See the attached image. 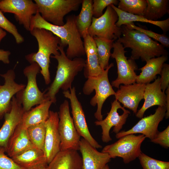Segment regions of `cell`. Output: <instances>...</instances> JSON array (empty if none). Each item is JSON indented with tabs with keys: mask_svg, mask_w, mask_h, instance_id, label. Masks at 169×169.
Returning a JSON list of instances; mask_svg holds the SVG:
<instances>
[{
	"mask_svg": "<svg viewBox=\"0 0 169 169\" xmlns=\"http://www.w3.org/2000/svg\"><path fill=\"white\" fill-rule=\"evenodd\" d=\"M76 17L75 15L67 16L66 23L63 26H59L45 20L38 12L31 18L30 31L34 28H38L50 31L60 38L59 45L64 47L68 46L65 53L69 59H72L81 57L85 53L84 43L76 26Z\"/></svg>",
	"mask_w": 169,
	"mask_h": 169,
	"instance_id": "1",
	"label": "cell"
},
{
	"mask_svg": "<svg viewBox=\"0 0 169 169\" xmlns=\"http://www.w3.org/2000/svg\"><path fill=\"white\" fill-rule=\"evenodd\" d=\"M122 36L117 40L124 48L131 49L130 58H141L142 62L162 55H167L168 51L161 44L144 33L125 25L121 26Z\"/></svg>",
	"mask_w": 169,
	"mask_h": 169,
	"instance_id": "2",
	"label": "cell"
},
{
	"mask_svg": "<svg viewBox=\"0 0 169 169\" xmlns=\"http://www.w3.org/2000/svg\"><path fill=\"white\" fill-rule=\"evenodd\" d=\"M64 47L59 45L58 50L60 54L51 56L57 61L58 64L55 77L45 93L44 96L46 99L54 103L56 101V95L60 89L63 91L70 90L75 77L84 69L85 64V60L81 57L72 59H69L66 56Z\"/></svg>",
	"mask_w": 169,
	"mask_h": 169,
	"instance_id": "3",
	"label": "cell"
},
{
	"mask_svg": "<svg viewBox=\"0 0 169 169\" xmlns=\"http://www.w3.org/2000/svg\"><path fill=\"white\" fill-rule=\"evenodd\" d=\"M30 32L37 41L38 50L36 53L27 55L26 59L30 64L35 62L39 65L40 72L45 82L48 84L51 81L49 71L50 58L52 54L54 56L60 54L58 47L60 44V39L50 31L43 28H34Z\"/></svg>",
	"mask_w": 169,
	"mask_h": 169,
	"instance_id": "4",
	"label": "cell"
},
{
	"mask_svg": "<svg viewBox=\"0 0 169 169\" xmlns=\"http://www.w3.org/2000/svg\"><path fill=\"white\" fill-rule=\"evenodd\" d=\"M113 66L114 64L111 63L101 74L96 77H88L83 88V92L85 95H90L94 90L95 91V95L91 99L90 103L93 106L97 105L94 116L98 121L103 120L101 112L104 103L108 97L115 95V94L108 77L109 71Z\"/></svg>",
	"mask_w": 169,
	"mask_h": 169,
	"instance_id": "5",
	"label": "cell"
},
{
	"mask_svg": "<svg viewBox=\"0 0 169 169\" xmlns=\"http://www.w3.org/2000/svg\"><path fill=\"white\" fill-rule=\"evenodd\" d=\"M38 12L46 21L54 25L64 24V17L79 9L82 0H34Z\"/></svg>",
	"mask_w": 169,
	"mask_h": 169,
	"instance_id": "6",
	"label": "cell"
},
{
	"mask_svg": "<svg viewBox=\"0 0 169 169\" xmlns=\"http://www.w3.org/2000/svg\"><path fill=\"white\" fill-rule=\"evenodd\" d=\"M146 138L142 134H128L105 146L101 152L108 154L111 158L121 157L125 164H127L138 157L142 152L141 145Z\"/></svg>",
	"mask_w": 169,
	"mask_h": 169,
	"instance_id": "7",
	"label": "cell"
},
{
	"mask_svg": "<svg viewBox=\"0 0 169 169\" xmlns=\"http://www.w3.org/2000/svg\"><path fill=\"white\" fill-rule=\"evenodd\" d=\"M40 68L36 63L26 67L23 70L27 78V83L25 88L18 92L16 97L20 101L24 112L30 110L33 106L38 105L46 100L45 92H42L37 85L36 78Z\"/></svg>",
	"mask_w": 169,
	"mask_h": 169,
	"instance_id": "8",
	"label": "cell"
},
{
	"mask_svg": "<svg viewBox=\"0 0 169 169\" xmlns=\"http://www.w3.org/2000/svg\"><path fill=\"white\" fill-rule=\"evenodd\" d=\"M58 113V129L61 139L60 151L79 150L81 136L74 126L68 100H64L61 104Z\"/></svg>",
	"mask_w": 169,
	"mask_h": 169,
	"instance_id": "9",
	"label": "cell"
},
{
	"mask_svg": "<svg viewBox=\"0 0 169 169\" xmlns=\"http://www.w3.org/2000/svg\"><path fill=\"white\" fill-rule=\"evenodd\" d=\"M113 51L111 57L115 59L116 63L118 76L112 81V86L118 89L121 84H130L136 83L137 75L135 71L138 69L135 60L131 58L127 59L125 55L127 52L122 44L116 41L113 45Z\"/></svg>",
	"mask_w": 169,
	"mask_h": 169,
	"instance_id": "10",
	"label": "cell"
},
{
	"mask_svg": "<svg viewBox=\"0 0 169 169\" xmlns=\"http://www.w3.org/2000/svg\"><path fill=\"white\" fill-rule=\"evenodd\" d=\"M118 19L117 13L110 5L100 17H93L88 33L92 37L96 36L110 40H117L122 34L121 27L116 25Z\"/></svg>",
	"mask_w": 169,
	"mask_h": 169,
	"instance_id": "11",
	"label": "cell"
},
{
	"mask_svg": "<svg viewBox=\"0 0 169 169\" xmlns=\"http://www.w3.org/2000/svg\"><path fill=\"white\" fill-rule=\"evenodd\" d=\"M130 114V111L121 106L116 100L111 103L110 110L106 117L101 120L95 122V125L101 127L103 142L108 143L112 140L110 131L112 127H114L113 132L116 134L120 131Z\"/></svg>",
	"mask_w": 169,
	"mask_h": 169,
	"instance_id": "12",
	"label": "cell"
},
{
	"mask_svg": "<svg viewBox=\"0 0 169 169\" xmlns=\"http://www.w3.org/2000/svg\"><path fill=\"white\" fill-rule=\"evenodd\" d=\"M0 10L14 14L19 24L29 31L31 18L38 12L36 4L31 0H0Z\"/></svg>",
	"mask_w": 169,
	"mask_h": 169,
	"instance_id": "13",
	"label": "cell"
},
{
	"mask_svg": "<svg viewBox=\"0 0 169 169\" xmlns=\"http://www.w3.org/2000/svg\"><path fill=\"white\" fill-rule=\"evenodd\" d=\"M69 90L63 91V93L70 100L72 119L78 133L94 147L101 148V146L94 138L89 131L82 106L76 95L75 87H73Z\"/></svg>",
	"mask_w": 169,
	"mask_h": 169,
	"instance_id": "14",
	"label": "cell"
},
{
	"mask_svg": "<svg viewBox=\"0 0 169 169\" xmlns=\"http://www.w3.org/2000/svg\"><path fill=\"white\" fill-rule=\"evenodd\" d=\"M166 112V106H158L154 114L141 118L131 129L116 134V138L119 139L128 134L140 133L151 140H152L159 132L158 129L159 124L165 117Z\"/></svg>",
	"mask_w": 169,
	"mask_h": 169,
	"instance_id": "15",
	"label": "cell"
},
{
	"mask_svg": "<svg viewBox=\"0 0 169 169\" xmlns=\"http://www.w3.org/2000/svg\"><path fill=\"white\" fill-rule=\"evenodd\" d=\"M58 112L49 110L45 122L46 128L44 153L48 164L60 151L61 139L58 129Z\"/></svg>",
	"mask_w": 169,
	"mask_h": 169,
	"instance_id": "16",
	"label": "cell"
},
{
	"mask_svg": "<svg viewBox=\"0 0 169 169\" xmlns=\"http://www.w3.org/2000/svg\"><path fill=\"white\" fill-rule=\"evenodd\" d=\"M24 112L20 101L13 96L10 110L5 114L4 122L0 129V147L6 150L8 141L20 123Z\"/></svg>",
	"mask_w": 169,
	"mask_h": 169,
	"instance_id": "17",
	"label": "cell"
},
{
	"mask_svg": "<svg viewBox=\"0 0 169 169\" xmlns=\"http://www.w3.org/2000/svg\"><path fill=\"white\" fill-rule=\"evenodd\" d=\"M0 75L4 80L3 85L0 84V120L10 110L13 97L23 90L25 85L19 84L15 81V74L13 69H10Z\"/></svg>",
	"mask_w": 169,
	"mask_h": 169,
	"instance_id": "18",
	"label": "cell"
},
{
	"mask_svg": "<svg viewBox=\"0 0 169 169\" xmlns=\"http://www.w3.org/2000/svg\"><path fill=\"white\" fill-rule=\"evenodd\" d=\"M146 84L137 83L120 85L115 95V100L124 107L131 110L135 114L141 101L143 99Z\"/></svg>",
	"mask_w": 169,
	"mask_h": 169,
	"instance_id": "19",
	"label": "cell"
},
{
	"mask_svg": "<svg viewBox=\"0 0 169 169\" xmlns=\"http://www.w3.org/2000/svg\"><path fill=\"white\" fill-rule=\"evenodd\" d=\"M79 150L82 155V169H102L111 160L108 154L98 151L83 138L80 139Z\"/></svg>",
	"mask_w": 169,
	"mask_h": 169,
	"instance_id": "20",
	"label": "cell"
},
{
	"mask_svg": "<svg viewBox=\"0 0 169 169\" xmlns=\"http://www.w3.org/2000/svg\"><path fill=\"white\" fill-rule=\"evenodd\" d=\"M143 99L144 102L143 105L135 114L138 118H143L146 110L153 106H166V95L161 90L159 77L153 83L146 84Z\"/></svg>",
	"mask_w": 169,
	"mask_h": 169,
	"instance_id": "21",
	"label": "cell"
},
{
	"mask_svg": "<svg viewBox=\"0 0 169 169\" xmlns=\"http://www.w3.org/2000/svg\"><path fill=\"white\" fill-rule=\"evenodd\" d=\"M84 45L86 55L84 67V75L86 78L101 74L104 70L100 67L98 61L97 49L93 37L87 33L83 38Z\"/></svg>",
	"mask_w": 169,
	"mask_h": 169,
	"instance_id": "22",
	"label": "cell"
},
{
	"mask_svg": "<svg viewBox=\"0 0 169 169\" xmlns=\"http://www.w3.org/2000/svg\"><path fill=\"white\" fill-rule=\"evenodd\" d=\"M35 147L30 140L27 129L19 124L8 141L6 152L12 158Z\"/></svg>",
	"mask_w": 169,
	"mask_h": 169,
	"instance_id": "23",
	"label": "cell"
},
{
	"mask_svg": "<svg viewBox=\"0 0 169 169\" xmlns=\"http://www.w3.org/2000/svg\"><path fill=\"white\" fill-rule=\"evenodd\" d=\"M81 156L77 151H60L48 164L47 169H82Z\"/></svg>",
	"mask_w": 169,
	"mask_h": 169,
	"instance_id": "24",
	"label": "cell"
},
{
	"mask_svg": "<svg viewBox=\"0 0 169 169\" xmlns=\"http://www.w3.org/2000/svg\"><path fill=\"white\" fill-rule=\"evenodd\" d=\"M11 158L25 169H35L48 165L44 151L35 147Z\"/></svg>",
	"mask_w": 169,
	"mask_h": 169,
	"instance_id": "25",
	"label": "cell"
},
{
	"mask_svg": "<svg viewBox=\"0 0 169 169\" xmlns=\"http://www.w3.org/2000/svg\"><path fill=\"white\" fill-rule=\"evenodd\" d=\"M52 103L51 100L46 99L35 107L24 112L19 124L27 129L30 126L45 122L48 118L49 109Z\"/></svg>",
	"mask_w": 169,
	"mask_h": 169,
	"instance_id": "26",
	"label": "cell"
},
{
	"mask_svg": "<svg viewBox=\"0 0 169 169\" xmlns=\"http://www.w3.org/2000/svg\"><path fill=\"white\" fill-rule=\"evenodd\" d=\"M168 59L167 55H162L147 61L146 65L139 69L141 72L137 75L136 83L146 84L155 79L156 75L160 74L164 64Z\"/></svg>",
	"mask_w": 169,
	"mask_h": 169,
	"instance_id": "27",
	"label": "cell"
},
{
	"mask_svg": "<svg viewBox=\"0 0 169 169\" xmlns=\"http://www.w3.org/2000/svg\"><path fill=\"white\" fill-rule=\"evenodd\" d=\"M110 6L118 15V19L116 25L119 27L131 22H140L151 23L159 27L165 34L169 30V18L162 21H151L147 19L142 15H134L122 11L113 4Z\"/></svg>",
	"mask_w": 169,
	"mask_h": 169,
	"instance_id": "28",
	"label": "cell"
},
{
	"mask_svg": "<svg viewBox=\"0 0 169 169\" xmlns=\"http://www.w3.org/2000/svg\"><path fill=\"white\" fill-rule=\"evenodd\" d=\"M92 4L93 0H82L80 12L76 16V26L82 38L88 33L91 23L93 17Z\"/></svg>",
	"mask_w": 169,
	"mask_h": 169,
	"instance_id": "29",
	"label": "cell"
},
{
	"mask_svg": "<svg viewBox=\"0 0 169 169\" xmlns=\"http://www.w3.org/2000/svg\"><path fill=\"white\" fill-rule=\"evenodd\" d=\"M147 5L143 16L147 19L156 21L169 13V0H146Z\"/></svg>",
	"mask_w": 169,
	"mask_h": 169,
	"instance_id": "30",
	"label": "cell"
},
{
	"mask_svg": "<svg viewBox=\"0 0 169 169\" xmlns=\"http://www.w3.org/2000/svg\"><path fill=\"white\" fill-rule=\"evenodd\" d=\"M96 49L99 64L103 70L109 66V60L111 57V50L113 48L114 40L95 36L93 37Z\"/></svg>",
	"mask_w": 169,
	"mask_h": 169,
	"instance_id": "31",
	"label": "cell"
},
{
	"mask_svg": "<svg viewBox=\"0 0 169 169\" xmlns=\"http://www.w3.org/2000/svg\"><path fill=\"white\" fill-rule=\"evenodd\" d=\"M45 122L30 126L27 129L28 136L31 143L35 147L44 152L46 133Z\"/></svg>",
	"mask_w": 169,
	"mask_h": 169,
	"instance_id": "32",
	"label": "cell"
},
{
	"mask_svg": "<svg viewBox=\"0 0 169 169\" xmlns=\"http://www.w3.org/2000/svg\"><path fill=\"white\" fill-rule=\"evenodd\" d=\"M117 8L134 15H143L146 8V0H120Z\"/></svg>",
	"mask_w": 169,
	"mask_h": 169,
	"instance_id": "33",
	"label": "cell"
},
{
	"mask_svg": "<svg viewBox=\"0 0 169 169\" xmlns=\"http://www.w3.org/2000/svg\"><path fill=\"white\" fill-rule=\"evenodd\" d=\"M138 158L143 169H169V162L157 160L141 152Z\"/></svg>",
	"mask_w": 169,
	"mask_h": 169,
	"instance_id": "34",
	"label": "cell"
},
{
	"mask_svg": "<svg viewBox=\"0 0 169 169\" xmlns=\"http://www.w3.org/2000/svg\"><path fill=\"white\" fill-rule=\"evenodd\" d=\"M0 28L12 34L17 44H20L24 42L23 38L18 33L16 26L8 19L0 10Z\"/></svg>",
	"mask_w": 169,
	"mask_h": 169,
	"instance_id": "35",
	"label": "cell"
},
{
	"mask_svg": "<svg viewBox=\"0 0 169 169\" xmlns=\"http://www.w3.org/2000/svg\"><path fill=\"white\" fill-rule=\"evenodd\" d=\"M129 27L138 30L156 41L160 42L165 47H169V38L165 34H160L154 32L151 30L144 29L135 25L133 22L125 24Z\"/></svg>",
	"mask_w": 169,
	"mask_h": 169,
	"instance_id": "36",
	"label": "cell"
},
{
	"mask_svg": "<svg viewBox=\"0 0 169 169\" xmlns=\"http://www.w3.org/2000/svg\"><path fill=\"white\" fill-rule=\"evenodd\" d=\"M119 0H93V17L99 18L103 14V11L108 6L111 4L118 5Z\"/></svg>",
	"mask_w": 169,
	"mask_h": 169,
	"instance_id": "37",
	"label": "cell"
},
{
	"mask_svg": "<svg viewBox=\"0 0 169 169\" xmlns=\"http://www.w3.org/2000/svg\"><path fill=\"white\" fill-rule=\"evenodd\" d=\"M6 149L0 147V169H25L17 164L5 153Z\"/></svg>",
	"mask_w": 169,
	"mask_h": 169,
	"instance_id": "38",
	"label": "cell"
},
{
	"mask_svg": "<svg viewBox=\"0 0 169 169\" xmlns=\"http://www.w3.org/2000/svg\"><path fill=\"white\" fill-rule=\"evenodd\" d=\"M151 141L159 144L162 147L167 149L169 147V125L163 131L159 132L156 136Z\"/></svg>",
	"mask_w": 169,
	"mask_h": 169,
	"instance_id": "39",
	"label": "cell"
},
{
	"mask_svg": "<svg viewBox=\"0 0 169 169\" xmlns=\"http://www.w3.org/2000/svg\"><path fill=\"white\" fill-rule=\"evenodd\" d=\"M161 87L162 91L165 92L169 87V64L164 63L160 74Z\"/></svg>",
	"mask_w": 169,
	"mask_h": 169,
	"instance_id": "40",
	"label": "cell"
},
{
	"mask_svg": "<svg viewBox=\"0 0 169 169\" xmlns=\"http://www.w3.org/2000/svg\"><path fill=\"white\" fill-rule=\"evenodd\" d=\"M10 54L11 53L9 51L0 49V61L5 64H9L10 63L9 57Z\"/></svg>",
	"mask_w": 169,
	"mask_h": 169,
	"instance_id": "41",
	"label": "cell"
},
{
	"mask_svg": "<svg viewBox=\"0 0 169 169\" xmlns=\"http://www.w3.org/2000/svg\"><path fill=\"white\" fill-rule=\"evenodd\" d=\"M165 93L166 95V112L165 117L166 119H168L169 117V87L166 90Z\"/></svg>",
	"mask_w": 169,
	"mask_h": 169,
	"instance_id": "42",
	"label": "cell"
},
{
	"mask_svg": "<svg viewBox=\"0 0 169 169\" xmlns=\"http://www.w3.org/2000/svg\"><path fill=\"white\" fill-rule=\"evenodd\" d=\"M7 35L6 32L0 28V44L2 40Z\"/></svg>",
	"mask_w": 169,
	"mask_h": 169,
	"instance_id": "43",
	"label": "cell"
},
{
	"mask_svg": "<svg viewBox=\"0 0 169 169\" xmlns=\"http://www.w3.org/2000/svg\"><path fill=\"white\" fill-rule=\"evenodd\" d=\"M102 169H110V168L108 164H107Z\"/></svg>",
	"mask_w": 169,
	"mask_h": 169,
	"instance_id": "44",
	"label": "cell"
},
{
	"mask_svg": "<svg viewBox=\"0 0 169 169\" xmlns=\"http://www.w3.org/2000/svg\"><path fill=\"white\" fill-rule=\"evenodd\" d=\"M47 166H43L35 169H47Z\"/></svg>",
	"mask_w": 169,
	"mask_h": 169,
	"instance_id": "45",
	"label": "cell"
}]
</instances>
